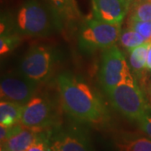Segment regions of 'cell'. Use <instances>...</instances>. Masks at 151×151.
<instances>
[{"mask_svg": "<svg viewBox=\"0 0 151 151\" xmlns=\"http://www.w3.org/2000/svg\"><path fill=\"white\" fill-rule=\"evenodd\" d=\"M62 107L71 118L83 124L102 125L109 113L101 97L84 79L63 71L57 76Z\"/></svg>", "mask_w": 151, "mask_h": 151, "instance_id": "1", "label": "cell"}, {"mask_svg": "<svg viewBox=\"0 0 151 151\" xmlns=\"http://www.w3.org/2000/svg\"><path fill=\"white\" fill-rule=\"evenodd\" d=\"M19 35L45 37L62 27L63 22L48 4L40 0H24L14 18Z\"/></svg>", "mask_w": 151, "mask_h": 151, "instance_id": "2", "label": "cell"}, {"mask_svg": "<svg viewBox=\"0 0 151 151\" xmlns=\"http://www.w3.org/2000/svg\"><path fill=\"white\" fill-rule=\"evenodd\" d=\"M111 104L127 119L138 122L150 113L145 96L134 77L122 82L107 92Z\"/></svg>", "mask_w": 151, "mask_h": 151, "instance_id": "3", "label": "cell"}, {"mask_svg": "<svg viewBox=\"0 0 151 151\" xmlns=\"http://www.w3.org/2000/svg\"><path fill=\"white\" fill-rule=\"evenodd\" d=\"M57 104L45 93H35L23 108L20 124L24 128L43 132L59 123Z\"/></svg>", "mask_w": 151, "mask_h": 151, "instance_id": "4", "label": "cell"}, {"mask_svg": "<svg viewBox=\"0 0 151 151\" xmlns=\"http://www.w3.org/2000/svg\"><path fill=\"white\" fill-rule=\"evenodd\" d=\"M122 32L121 24H112L92 16L81 25L78 43L83 51L105 50L115 45Z\"/></svg>", "mask_w": 151, "mask_h": 151, "instance_id": "5", "label": "cell"}, {"mask_svg": "<svg viewBox=\"0 0 151 151\" xmlns=\"http://www.w3.org/2000/svg\"><path fill=\"white\" fill-rule=\"evenodd\" d=\"M57 61L55 50L45 45H36L29 50L19 64V71L39 84L48 80Z\"/></svg>", "mask_w": 151, "mask_h": 151, "instance_id": "6", "label": "cell"}, {"mask_svg": "<svg viewBox=\"0 0 151 151\" xmlns=\"http://www.w3.org/2000/svg\"><path fill=\"white\" fill-rule=\"evenodd\" d=\"M133 77L124 53L116 45L103 50L99 80L107 93L115 86Z\"/></svg>", "mask_w": 151, "mask_h": 151, "instance_id": "7", "label": "cell"}, {"mask_svg": "<svg viewBox=\"0 0 151 151\" xmlns=\"http://www.w3.org/2000/svg\"><path fill=\"white\" fill-rule=\"evenodd\" d=\"M39 85L19 71L3 76L0 82L1 100L24 106L36 93Z\"/></svg>", "mask_w": 151, "mask_h": 151, "instance_id": "8", "label": "cell"}, {"mask_svg": "<svg viewBox=\"0 0 151 151\" xmlns=\"http://www.w3.org/2000/svg\"><path fill=\"white\" fill-rule=\"evenodd\" d=\"M50 143L54 151H93L86 133L78 127L56 128Z\"/></svg>", "mask_w": 151, "mask_h": 151, "instance_id": "9", "label": "cell"}, {"mask_svg": "<svg viewBox=\"0 0 151 151\" xmlns=\"http://www.w3.org/2000/svg\"><path fill=\"white\" fill-rule=\"evenodd\" d=\"M92 16L112 24H122L129 14L130 0H92Z\"/></svg>", "mask_w": 151, "mask_h": 151, "instance_id": "10", "label": "cell"}, {"mask_svg": "<svg viewBox=\"0 0 151 151\" xmlns=\"http://www.w3.org/2000/svg\"><path fill=\"white\" fill-rule=\"evenodd\" d=\"M117 151H151V139L134 132H122L114 139Z\"/></svg>", "mask_w": 151, "mask_h": 151, "instance_id": "11", "label": "cell"}, {"mask_svg": "<svg viewBox=\"0 0 151 151\" xmlns=\"http://www.w3.org/2000/svg\"><path fill=\"white\" fill-rule=\"evenodd\" d=\"M40 133L23 126L14 134L1 143V148L10 151H26L39 139Z\"/></svg>", "mask_w": 151, "mask_h": 151, "instance_id": "12", "label": "cell"}, {"mask_svg": "<svg viewBox=\"0 0 151 151\" xmlns=\"http://www.w3.org/2000/svg\"><path fill=\"white\" fill-rule=\"evenodd\" d=\"M46 3L63 23L76 21L81 17L76 0H46Z\"/></svg>", "mask_w": 151, "mask_h": 151, "instance_id": "13", "label": "cell"}, {"mask_svg": "<svg viewBox=\"0 0 151 151\" xmlns=\"http://www.w3.org/2000/svg\"><path fill=\"white\" fill-rule=\"evenodd\" d=\"M24 106L18 103L1 100L0 102V125L13 126L20 124Z\"/></svg>", "mask_w": 151, "mask_h": 151, "instance_id": "14", "label": "cell"}, {"mask_svg": "<svg viewBox=\"0 0 151 151\" xmlns=\"http://www.w3.org/2000/svg\"><path fill=\"white\" fill-rule=\"evenodd\" d=\"M150 44V42H146L129 50L130 69L137 75L146 69L147 55Z\"/></svg>", "mask_w": 151, "mask_h": 151, "instance_id": "15", "label": "cell"}, {"mask_svg": "<svg viewBox=\"0 0 151 151\" xmlns=\"http://www.w3.org/2000/svg\"><path fill=\"white\" fill-rule=\"evenodd\" d=\"M151 21V0L132 3L129 11L128 22Z\"/></svg>", "mask_w": 151, "mask_h": 151, "instance_id": "16", "label": "cell"}, {"mask_svg": "<svg viewBox=\"0 0 151 151\" xmlns=\"http://www.w3.org/2000/svg\"><path fill=\"white\" fill-rule=\"evenodd\" d=\"M119 40L121 45L126 50H128L129 51L132 49L136 48L147 42L145 39L139 33L135 31L134 29L129 27L125 29L124 30H122Z\"/></svg>", "mask_w": 151, "mask_h": 151, "instance_id": "17", "label": "cell"}, {"mask_svg": "<svg viewBox=\"0 0 151 151\" xmlns=\"http://www.w3.org/2000/svg\"><path fill=\"white\" fill-rule=\"evenodd\" d=\"M20 37L19 34L0 35V54L1 56L10 53L19 44Z\"/></svg>", "mask_w": 151, "mask_h": 151, "instance_id": "18", "label": "cell"}, {"mask_svg": "<svg viewBox=\"0 0 151 151\" xmlns=\"http://www.w3.org/2000/svg\"><path fill=\"white\" fill-rule=\"evenodd\" d=\"M128 27L139 33L147 42L151 43V21L149 22H128Z\"/></svg>", "mask_w": 151, "mask_h": 151, "instance_id": "19", "label": "cell"}, {"mask_svg": "<svg viewBox=\"0 0 151 151\" xmlns=\"http://www.w3.org/2000/svg\"><path fill=\"white\" fill-rule=\"evenodd\" d=\"M26 151H54L50 143V136H46L43 132L37 140L30 146Z\"/></svg>", "mask_w": 151, "mask_h": 151, "instance_id": "20", "label": "cell"}, {"mask_svg": "<svg viewBox=\"0 0 151 151\" xmlns=\"http://www.w3.org/2000/svg\"><path fill=\"white\" fill-rule=\"evenodd\" d=\"M137 123L139 124V129L151 139V113L145 115Z\"/></svg>", "mask_w": 151, "mask_h": 151, "instance_id": "21", "label": "cell"}, {"mask_svg": "<svg viewBox=\"0 0 151 151\" xmlns=\"http://www.w3.org/2000/svg\"><path fill=\"white\" fill-rule=\"evenodd\" d=\"M146 70L151 72V44L149 48L148 55H147V61H146Z\"/></svg>", "mask_w": 151, "mask_h": 151, "instance_id": "22", "label": "cell"}, {"mask_svg": "<svg viewBox=\"0 0 151 151\" xmlns=\"http://www.w3.org/2000/svg\"><path fill=\"white\" fill-rule=\"evenodd\" d=\"M148 93H149V97H150V103H151V84L150 85V86H149Z\"/></svg>", "mask_w": 151, "mask_h": 151, "instance_id": "23", "label": "cell"}, {"mask_svg": "<svg viewBox=\"0 0 151 151\" xmlns=\"http://www.w3.org/2000/svg\"><path fill=\"white\" fill-rule=\"evenodd\" d=\"M131 1V4L132 3H135V2H139V1H144V0H130Z\"/></svg>", "mask_w": 151, "mask_h": 151, "instance_id": "24", "label": "cell"}, {"mask_svg": "<svg viewBox=\"0 0 151 151\" xmlns=\"http://www.w3.org/2000/svg\"><path fill=\"white\" fill-rule=\"evenodd\" d=\"M0 151H10V150H6V149H4V148H1V150Z\"/></svg>", "mask_w": 151, "mask_h": 151, "instance_id": "25", "label": "cell"}]
</instances>
